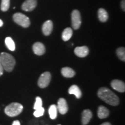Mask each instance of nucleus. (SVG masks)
Returning a JSON list of instances; mask_svg holds the SVG:
<instances>
[{"instance_id": "nucleus-1", "label": "nucleus", "mask_w": 125, "mask_h": 125, "mask_svg": "<svg viewBox=\"0 0 125 125\" xmlns=\"http://www.w3.org/2000/svg\"><path fill=\"white\" fill-rule=\"evenodd\" d=\"M97 94L100 99L111 105L116 106L119 103L118 97L113 92L107 87H101L99 89Z\"/></svg>"}, {"instance_id": "nucleus-2", "label": "nucleus", "mask_w": 125, "mask_h": 125, "mask_svg": "<svg viewBox=\"0 0 125 125\" xmlns=\"http://www.w3.org/2000/svg\"><path fill=\"white\" fill-rule=\"evenodd\" d=\"M0 59L4 70L7 72L13 71L16 64V60L11 54L2 52L0 54Z\"/></svg>"}, {"instance_id": "nucleus-3", "label": "nucleus", "mask_w": 125, "mask_h": 125, "mask_svg": "<svg viewBox=\"0 0 125 125\" xmlns=\"http://www.w3.org/2000/svg\"><path fill=\"white\" fill-rule=\"evenodd\" d=\"M23 109V105L18 103H12L5 108V113L10 117L16 116L21 114Z\"/></svg>"}, {"instance_id": "nucleus-4", "label": "nucleus", "mask_w": 125, "mask_h": 125, "mask_svg": "<svg viewBox=\"0 0 125 125\" xmlns=\"http://www.w3.org/2000/svg\"><path fill=\"white\" fill-rule=\"evenodd\" d=\"M14 21L24 28L29 27L30 25V20L27 16L21 13H16L13 16Z\"/></svg>"}, {"instance_id": "nucleus-5", "label": "nucleus", "mask_w": 125, "mask_h": 125, "mask_svg": "<svg viewBox=\"0 0 125 125\" xmlns=\"http://www.w3.org/2000/svg\"><path fill=\"white\" fill-rule=\"evenodd\" d=\"M51 80V74L49 72H45L39 78L38 85L41 88H45L49 85Z\"/></svg>"}, {"instance_id": "nucleus-6", "label": "nucleus", "mask_w": 125, "mask_h": 125, "mask_svg": "<svg viewBox=\"0 0 125 125\" xmlns=\"http://www.w3.org/2000/svg\"><path fill=\"white\" fill-rule=\"evenodd\" d=\"M72 26L75 30L79 29L81 25V17L80 12L78 10H74L71 13Z\"/></svg>"}, {"instance_id": "nucleus-7", "label": "nucleus", "mask_w": 125, "mask_h": 125, "mask_svg": "<svg viewBox=\"0 0 125 125\" xmlns=\"http://www.w3.org/2000/svg\"><path fill=\"white\" fill-rule=\"evenodd\" d=\"M37 5V0H26L21 5V8L23 10L30 12L33 10Z\"/></svg>"}, {"instance_id": "nucleus-8", "label": "nucleus", "mask_w": 125, "mask_h": 125, "mask_svg": "<svg viewBox=\"0 0 125 125\" xmlns=\"http://www.w3.org/2000/svg\"><path fill=\"white\" fill-rule=\"evenodd\" d=\"M111 86L114 89L119 92L123 93L125 91V85L123 81L118 79H115L111 82Z\"/></svg>"}, {"instance_id": "nucleus-9", "label": "nucleus", "mask_w": 125, "mask_h": 125, "mask_svg": "<svg viewBox=\"0 0 125 125\" xmlns=\"http://www.w3.org/2000/svg\"><path fill=\"white\" fill-rule=\"evenodd\" d=\"M57 109H58L59 112L61 114H65L68 111V105L67 103L64 98H59L57 102Z\"/></svg>"}, {"instance_id": "nucleus-10", "label": "nucleus", "mask_w": 125, "mask_h": 125, "mask_svg": "<svg viewBox=\"0 0 125 125\" xmlns=\"http://www.w3.org/2000/svg\"><path fill=\"white\" fill-rule=\"evenodd\" d=\"M32 50L34 53L38 56H41L45 53V47L41 42H35L32 46Z\"/></svg>"}, {"instance_id": "nucleus-11", "label": "nucleus", "mask_w": 125, "mask_h": 125, "mask_svg": "<svg viewBox=\"0 0 125 125\" xmlns=\"http://www.w3.org/2000/svg\"><path fill=\"white\" fill-rule=\"evenodd\" d=\"M74 53L78 57H85L88 55L89 50L87 46H79L76 47L74 50Z\"/></svg>"}, {"instance_id": "nucleus-12", "label": "nucleus", "mask_w": 125, "mask_h": 125, "mask_svg": "<svg viewBox=\"0 0 125 125\" xmlns=\"http://www.w3.org/2000/svg\"><path fill=\"white\" fill-rule=\"evenodd\" d=\"M53 22L51 20H47L43 24L42 32L45 35L48 36L51 34L53 30Z\"/></svg>"}, {"instance_id": "nucleus-13", "label": "nucleus", "mask_w": 125, "mask_h": 125, "mask_svg": "<svg viewBox=\"0 0 125 125\" xmlns=\"http://www.w3.org/2000/svg\"><path fill=\"white\" fill-rule=\"evenodd\" d=\"M92 118V113L89 109H85L82 114V123L83 125L88 124Z\"/></svg>"}, {"instance_id": "nucleus-14", "label": "nucleus", "mask_w": 125, "mask_h": 125, "mask_svg": "<svg viewBox=\"0 0 125 125\" xmlns=\"http://www.w3.org/2000/svg\"><path fill=\"white\" fill-rule=\"evenodd\" d=\"M97 115L98 117L100 119H104L109 116V111L107 108L101 105L98 108Z\"/></svg>"}, {"instance_id": "nucleus-15", "label": "nucleus", "mask_w": 125, "mask_h": 125, "mask_svg": "<svg viewBox=\"0 0 125 125\" xmlns=\"http://www.w3.org/2000/svg\"><path fill=\"white\" fill-rule=\"evenodd\" d=\"M68 93L70 94H74L77 98H80L82 96V92L78 86L74 85L71 86L68 89Z\"/></svg>"}, {"instance_id": "nucleus-16", "label": "nucleus", "mask_w": 125, "mask_h": 125, "mask_svg": "<svg viewBox=\"0 0 125 125\" xmlns=\"http://www.w3.org/2000/svg\"><path fill=\"white\" fill-rule=\"evenodd\" d=\"M98 18L101 22H105L108 19L107 12L104 9L100 8L98 10Z\"/></svg>"}, {"instance_id": "nucleus-17", "label": "nucleus", "mask_w": 125, "mask_h": 125, "mask_svg": "<svg viewBox=\"0 0 125 125\" xmlns=\"http://www.w3.org/2000/svg\"><path fill=\"white\" fill-rule=\"evenodd\" d=\"M62 74L66 78H72L75 75V73L70 67H64L62 69Z\"/></svg>"}, {"instance_id": "nucleus-18", "label": "nucleus", "mask_w": 125, "mask_h": 125, "mask_svg": "<svg viewBox=\"0 0 125 125\" xmlns=\"http://www.w3.org/2000/svg\"><path fill=\"white\" fill-rule=\"evenodd\" d=\"M73 31L71 28L68 27L64 29L62 33V39L64 41H67L70 40L73 36Z\"/></svg>"}, {"instance_id": "nucleus-19", "label": "nucleus", "mask_w": 125, "mask_h": 125, "mask_svg": "<svg viewBox=\"0 0 125 125\" xmlns=\"http://www.w3.org/2000/svg\"><path fill=\"white\" fill-rule=\"evenodd\" d=\"M5 43L8 49L10 51H14L15 50V43L13 40L10 37H7L5 40Z\"/></svg>"}, {"instance_id": "nucleus-20", "label": "nucleus", "mask_w": 125, "mask_h": 125, "mask_svg": "<svg viewBox=\"0 0 125 125\" xmlns=\"http://www.w3.org/2000/svg\"><path fill=\"white\" fill-rule=\"evenodd\" d=\"M48 112H49L50 118L52 119H54L56 118L57 115V106L56 105H52L50 106L49 110H48Z\"/></svg>"}, {"instance_id": "nucleus-21", "label": "nucleus", "mask_w": 125, "mask_h": 125, "mask_svg": "<svg viewBox=\"0 0 125 125\" xmlns=\"http://www.w3.org/2000/svg\"><path fill=\"white\" fill-rule=\"evenodd\" d=\"M116 54L121 60L125 61V49L123 47L119 48L116 50Z\"/></svg>"}, {"instance_id": "nucleus-22", "label": "nucleus", "mask_w": 125, "mask_h": 125, "mask_svg": "<svg viewBox=\"0 0 125 125\" xmlns=\"http://www.w3.org/2000/svg\"><path fill=\"white\" fill-rule=\"evenodd\" d=\"M10 7V0H2L1 4V9L3 12H6Z\"/></svg>"}, {"instance_id": "nucleus-23", "label": "nucleus", "mask_w": 125, "mask_h": 125, "mask_svg": "<svg viewBox=\"0 0 125 125\" xmlns=\"http://www.w3.org/2000/svg\"><path fill=\"white\" fill-rule=\"evenodd\" d=\"M45 112V109L42 107L40 108L35 109V111L34 112V115L37 118L42 116Z\"/></svg>"}, {"instance_id": "nucleus-24", "label": "nucleus", "mask_w": 125, "mask_h": 125, "mask_svg": "<svg viewBox=\"0 0 125 125\" xmlns=\"http://www.w3.org/2000/svg\"><path fill=\"white\" fill-rule=\"evenodd\" d=\"M42 107V101L41 98L40 97H37L35 100V103L34 104V109H37Z\"/></svg>"}, {"instance_id": "nucleus-25", "label": "nucleus", "mask_w": 125, "mask_h": 125, "mask_svg": "<svg viewBox=\"0 0 125 125\" xmlns=\"http://www.w3.org/2000/svg\"><path fill=\"white\" fill-rule=\"evenodd\" d=\"M4 73V68H3L2 64L1 62V59H0V76H1Z\"/></svg>"}, {"instance_id": "nucleus-26", "label": "nucleus", "mask_w": 125, "mask_h": 125, "mask_svg": "<svg viewBox=\"0 0 125 125\" xmlns=\"http://www.w3.org/2000/svg\"><path fill=\"white\" fill-rule=\"evenodd\" d=\"M125 0H122V2H121V7H122V9H123V11H125Z\"/></svg>"}, {"instance_id": "nucleus-27", "label": "nucleus", "mask_w": 125, "mask_h": 125, "mask_svg": "<svg viewBox=\"0 0 125 125\" xmlns=\"http://www.w3.org/2000/svg\"><path fill=\"white\" fill-rule=\"evenodd\" d=\"M12 125H20V123L19 121H13Z\"/></svg>"}, {"instance_id": "nucleus-28", "label": "nucleus", "mask_w": 125, "mask_h": 125, "mask_svg": "<svg viewBox=\"0 0 125 125\" xmlns=\"http://www.w3.org/2000/svg\"><path fill=\"white\" fill-rule=\"evenodd\" d=\"M3 24H4V23H3L2 20L1 19H0V27H2V26H3Z\"/></svg>"}, {"instance_id": "nucleus-29", "label": "nucleus", "mask_w": 125, "mask_h": 125, "mask_svg": "<svg viewBox=\"0 0 125 125\" xmlns=\"http://www.w3.org/2000/svg\"><path fill=\"white\" fill-rule=\"evenodd\" d=\"M101 125H111V123L109 122H105L103 123V124H101Z\"/></svg>"}, {"instance_id": "nucleus-30", "label": "nucleus", "mask_w": 125, "mask_h": 125, "mask_svg": "<svg viewBox=\"0 0 125 125\" xmlns=\"http://www.w3.org/2000/svg\"></svg>"}]
</instances>
